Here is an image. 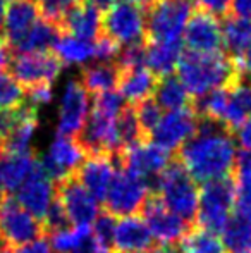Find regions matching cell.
<instances>
[{
  "mask_svg": "<svg viewBox=\"0 0 251 253\" xmlns=\"http://www.w3.org/2000/svg\"><path fill=\"white\" fill-rule=\"evenodd\" d=\"M144 52H146V42L126 45V47L121 48V52H119L117 59H115V66L119 67L121 73L122 71L136 69V67H143Z\"/></svg>",
  "mask_w": 251,
  "mask_h": 253,
  "instance_id": "obj_40",
  "label": "cell"
},
{
  "mask_svg": "<svg viewBox=\"0 0 251 253\" xmlns=\"http://www.w3.org/2000/svg\"><path fill=\"white\" fill-rule=\"evenodd\" d=\"M124 107H126V100L117 93V91L112 90V91H105V93H100L95 97L93 110L115 119V117L122 112Z\"/></svg>",
  "mask_w": 251,
  "mask_h": 253,
  "instance_id": "obj_41",
  "label": "cell"
},
{
  "mask_svg": "<svg viewBox=\"0 0 251 253\" xmlns=\"http://www.w3.org/2000/svg\"><path fill=\"white\" fill-rule=\"evenodd\" d=\"M186 252L188 253H224L222 240L215 233L207 229H191L186 236Z\"/></svg>",
  "mask_w": 251,
  "mask_h": 253,
  "instance_id": "obj_34",
  "label": "cell"
},
{
  "mask_svg": "<svg viewBox=\"0 0 251 253\" xmlns=\"http://www.w3.org/2000/svg\"><path fill=\"white\" fill-rule=\"evenodd\" d=\"M153 247V236L141 217H122L115 226V253H146Z\"/></svg>",
  "mask_w": 251,
  "mask_h": 253,
  "instance_id": "obj_19",
  "label": "cell"
},
{
  "mask_svg": "<svg viewBox=\"0 0 251 253\" xmlns=\"http://www.w3.org/2000/svg\"><path fill=\"white\" fill-rule=\"evenodd\" d=\"M55 198V188L52 184L50 177L41 167V162L38 160L36 167L30 174L23 186L17 190V203L24 210L35 215L38 220H41L47 213L50 203Z\"/></svg>",
  "mask_w": 251,
  "mask_h": 253,
  "instance_id": "obj_16",
  "label": "cell"
},
{
  "mask_svg": "<svg viewBox=\"0 0 251 253\" xmlns=\"http://www.w3.org/2000/svg\"><path fill=\"white\" fill-rule=\"evenodd\" d=\"M146 253H188L184 248V245L179 243H160L151 247Z\"/></svg>",
  "mask_w": 251,
  "mask_h": 253,
  "instance_id": "obj_49",
  "label": "cell"
},
{
  "mask_svg": "<svg viewBox=\"0 0 251 253\" xmlns=\"http://www.w3.org/2000/svg\"><path fill=\"white\" fill-rule=\"evenodd\" d=\"M3 21H5V3L0 0V33H3Z\"/></svg>",
  "mask_w": 251,
  "mask_h": 253,
  "instance_id": "obj_55",
  "label": "cell"
},
{
  "mask_svg": "<svg viewBox=\"0 0 251 253\" xmlns=\"http://www.w3.org/2000/svg\"><path fill=\"white\" fill-rule=\"evenodd\" d=\"M14 253H54V250H52L47 238H40V240L33 241V243H28L21 248H16Z\"/></svg>",
  "mask_w": 251,
  "mask_h": 253,
  "instance_id": "obj_47",
  "label": "cell"
},
{
  "mask_svg": "<svg viewBox=\"0 0 251 253\" xmlns=\"http://www.w3.org/2000/svg\"><path fill=\"white\" fill-rule=\"evenodd\" d=\"M83 2L93 5L95 9H98L100 12L102 10H108L112 5H115V0H83Z\"/></svg>",
  "mask_w": 251,
  "mask_h": 253,
  "instance_id": "obj_53",
  "label": "cell"
},
{
  "mask_svg": "<svg viewBox=\"0 0 251 253\" xmlns=\"http://www.w3.org/2000/svg\"><path fill=\"white\" fill-rule=\"evenodd\" d=\"M236 253H251V250H248V252H236Z\"/></svg>",
  "mask_w": 251,
  "mask_h": 253,
  "instance_id": "obj_56",
  "label": "cell"
},
{
  "mask_svg": "<svg viewBox=\"0 0 251 253\" xmlns=\"http://www.w3.org/2000/svg\"><path fill=\"white\" fill-rule=\"evenodd\" d=\"M171 160L172 159L169 155V152L157 147L155 143H146V141L134 145V147L127 148V150L121 152L119 155H115L117 167L129 170L131 174L146 181L151 193L155 190L157 177L171 164Z\"/></svg>",
  "mask_w": 251,
  "mask_h": 253,
  "instance_id": "obj_9",
  "label": "cell"
},
{
  "mask_svg": "<svg viewBox=\"0 0 251 253\" xmlns=\"http://www.w3.org/2000/svg\"><path fill=\"white\" fill-rule=\"evenodd\" d=\"M194 14V0H157L144 14V30L151 42L182 40Z\"/></svg>",
  "mask_w": 251,
  "mask_h": 253,
  "instance_id": "obj_4",
  "label": "cell"
},
{
  "mask_svg": "<svg viewBox=\"0 0 251 253\" xmlns=\"http://www.w3.org/2000/svg\"><path fill=\"white\" fill-rule=\"evenodd\" d=\"M222 47L239 57L251 47V17L231 16L222 23Z\"/></svg>",
  "mask_w": 251,
  "mask_h": 253,
  "instance_id": "obj_28",
  "label": "cell"
},
{
  "mask_svg": "<svg viewBox=\"0 0 251 253\" xmlns=\"http://www.w3.org/2000/svg\"><path fill=\"white\" fill-rule=\"evenodd\" d=\"M234 172L238 183H243V181L251 183V152L246 150L238 152L236 164H234Z\"/></svg>",
  "mask_w": 251,
  "mask_h": 253,
  "instance_id": "obj_44",
  "label": "cell"
},
{
  "mask_svg": "<svg viewBox=\"0 0 251 253\" xmlns=\"http://www.w3.org/2000/svg\"><path fill=\"white\" fill-rule=\"evenodd\" d=\"M102 30L105 37L117 43L133 45L141 43L146 38L144 30V12L140 7L127 2H119L102 16Z\"/></svg>",
  "mask_w": 251,
  "mask_h": 253,
  "instance_id": "obj_10",
  "label": "cell"
},
{
  "mask_svg": "<svg viewBox=\"0 0 251 253\" xmlns=\"http://www.w3.org/2000/svg\"><path fill=\"white\" fill-rule=\"evenodd\" d=\"M238 148L227 127L212 121H200L198 131L181 148L179 162L198 183L225 179L234 170Z\"/></svg>",
  "mask_w": 251,
  "mask_h": 253,
  "instance_id": "obj_1",
  "label": "cell"
},
{
  "mask_svg": "<svg viewBox=\"0 0 251 253\" xmlns=\"http://www.w3.org/2000/svg\"><path fill=\"white\" fill-rule=\"evenodd\" d=\"M119 52H121V47L117 42L105 35H100L98 40L95 42V59H98V62H115Z\"/></svg>",
  "mask_w": 251,
  "mask_h": 253,
  "instance_id": "obj_43",
  "label": "cell"
},
{
  "mask_svg": "<svg viewBox=\"0 0 251 253\" xmlns=\"http://www.w3.org/2000/svg\"><path fill=\"white\" fill-rule=\"evenodd\" d=\"M134 112H136L138 123H140V127L144 136L150 134L158 124V121L162 119V109L155 102V98H146V100L136 103L134 105Z\"/></svg>",
  "mask_w": 251,
  "mask_h": 253,
  "instance_id": "obj_37",
  "label": "cell"
},
{
  "mask_svg": "<svg viewBox=\"0 0 251 253\" xmlns=\"http://www.w3.org/2000/svg\"><path fill=\"white\" fill-rule=\"evenodd\" d=\"M158 80L146 69V67H136V69L122 71L119 78V95L124 100L131 102V105L150 98V95L157 88Z\"/></svg>",
  "mask_w": 251,
  "mask_h": 253,
  "instance_id": "obj_26",
  "label": "cell"
},
{
  "mask_svg": "<svg viewBox=\"0 0 251 253\" xmlns=\"http://www.w3.org/2000/svg\"><path fill=\"white\" fill-rule=\"evenodd\" d=\"M236 66L227 55L217 53H182L178 66V78L189 97L203 98L212 91L227 88L234 80Z\"/></svg>",
  "mask_w": 251,
  "mask_h": 253,
  "instance_id": "obj_2",
  "label": "cell"
},
{
  "mask_svg": "<svg viewBox=\"0 0 251 253\" xmlns=\"http://www.w3.org/2000/svg\"><path fill=\"white\" fill-rule=\"evenodd\" d=\"M150 195L146 181L131 174L129 170L117 167L110 186L105 195V212L114 217H131L141 210L146 197Z\"/></svg>",
  "mask_w": 251,
  "mask_h": 253,
  "instance_id": "obj_7",
  "label": "cell"
},
{
  "mask_svg": "<svg viewBox=\"0 0 251 253\" xmlns=\"http://www.w3.org/2000/svg\"><path fill=\"white\" fill-rule=\"evenodd\" d=\"M36 164L38 159L33 152L0 155V191L10 197L23 186Z\"/></svg>",
  "mask_w": 251,
  "mask_h": 253,
  "instance_id": "obj_20",
  "label": "cell"
},
{
  "mask_svg": "<svg viewBox=\"0 0 251 253\" xmlns=\"http://www.w3.org/2000/svg\"><path fill=\"white\" fill-rule=\"evenodd\" d=\"M155 102L158 103L160 109H165L167 112L171 110H179L188 107L189 95L179 78L176 76H165L160 78L155 88Z\"/></svg>",
  "mask_w": 251,
  "mask_h": 253,
  "instance_id": "obj_30",
  "label": "cell"
},
{
  "mask_svg": "<svg viewBox=\"0 0 251 253\" xmlns=\"http://www.w3.org/2000/svg\"><path fill=\"white\" fill-rule=\"evenodd\" d=\"M140 212L151 236L157 238L160 243H178L179 240L188 236L191 231L189 224L171 212L160 200V197L155 193L148 195Z\"/></svg>",
  "mask_w": 251,
  "mask_h": 253,
  "instance_id": "obj_13",
  "label": "cell"
},
{
  "mask_svg": "<svg viewBox=\"0 0 251 253\" xmlns=\"http://www.w3.org/2000/svg\"><path fill=\"white\" fill-rule=\"evenodd\" d=\"M84 159H86V153L81 148L76 138L57 134L55 140L50 143L47 155L40 162L47 176L50 177V181L57 183L71 174H76Z\"/></svg>",
  "mask_w": 251,
  "mask_h": 253,
  "instance_id": "obj_15",
  "label": "cell"
},
{
  "mask_svg": "<svg viewBox=\"0 0 251 253\" xmlns=\"http://www.w3.org/2000/svg\"><path fill=\"white\" fill-rule=\"evenodd\" d=\"M236 138H238V143L241 145L243 150L251 152V119L246 121L241 127H238Z\"/></svg>",
  "mask_w": 251,
  "mask_h": 253,
  "instance_id": "obj_48",
  "label": "cell"
},
{
  "mask_svg": "<svg viewBox=\"0 0 251 253\" xmlns=\"http://www.w3.org/2000/svg\"><path fill=\"white\" fill-rule=\"evenodd\" d=\"M55 197L62 203L71 224L76 227H90L100 213L98 202L79 183L76 174H71L55 183Z\"/></svg>",
  "mask_w": 251,
  "mask_h": 253,
  "instance_id": "obj_12",
  "label": "cell"
},
{
  "mask_svg": "<svg viewBox=\"0 0 251 253\" xmlns=\"http://www.w3.org/2000/svg\"><path fill=\"white\" fill-rule=\"evenodd\" d=\"M236 69L241 74H245L246 78H251V47L238 57V66H236Z\"/></svg>",
  "mask_w": 251,
  "mask_h": 253,
  "instance_id": "obj_50",
  "label": "cell"
},
{
  "mask_svg": "<svg viewBox=\"0 0 251 253\" xmlns=\"http://www.w3.org/2000/svg\"><path fill=\"white\" fill-rule=\"evenodd\" d=\"M35 0H14L5 7V21H3L2 38L9 47H12L38 19H40Z\"/></svg>",
  "mask_w": 251,
  "mask_h": 253,
  "instance_id": "obj_22",
  "label": "cell"
},
{
  "mask_svg": "<svg viewBox=\"0 0 251 253\" xmlns=\"http://www.w3.org/2000/svg\"><path fill=\"white\" fill-rule=\"evenodd\" d=\"M115 131H117V140H119L121 152L144 141V134L140 127V123H138L134 105L129 103V105H126L122 109V112L115 119Z\"/></svg>",
  "mask_w": 251,
  "mask_h": 253,
  "instance_id": "obj_32",
  "label": "cell"
},
{
  "mask_svg": "<svg viewBox=\"0 0 251 253\" xmlns=\"http://www.w3.org/2000/svg\"><path fill=\"white\" fill-rule=\"evenodd\" d=\"M121 71L115 66V62H97L84 66L81 71V83L86 88V91H91L95 95L112 91L119 83Z\"/></svg>",
  "mask_w": 251,
  "mask_h": 253,
  "instance_id": "obj_27",
  "label": "cell"
},
{
  "mask_svg": "<svg viewBox=\"0 0 251 253\" xmlns=\"http://www.w3.org/2000/svg\"><path fill=\"white\" fill-rule=\"evenodd\" d=\"M62 67L64 64L59 57L50 52L16 53L9 64L10 76L24 86V90L38 84H52L61 76Z\"/></svg>",
  "mask_w": 251,
  "mask_h": 253,
  "instance_id": "obj_8",
  "label": "cell"
},
{
  "mask_svg": "<svg viewBox=\"0 0 251 253\" xmlns=\"http://www.w3.org/2000/svg\"><path fill=\"white\" fill-rule=\"evenodd\" d=\"M83 0H35L38 10L43 14V19L61 26L62 19L72 7H76Z\"/></svg>",
  "mask_w": 251,
  "mask_h": 253,
  "instance_id": "obj_38",
  "label": "cell"
},
{
  "mask_svg": "<svg viewBox=\"0 0 251 253\" xmlns=\"http://www.w3.org/2000/svg\"><path fill=\"white\" fill-rule=\"evenodd\" d=\"M61 31L83 40H93L102 35V12L86 2H79L66 14Z\"/></svg>",
  "mask_w": 251,
  "mask_h": 253,
  "instance_id": "obj_21",
  "label": "cell"
},
{
  "mask_svg": "<svg viewBox=\"0 0 251 253\" xmlns=\"http://www.w3.org/2000/svg\"><path fill=\"white\" fill-rule=\"evenodd\" d=\"M12 2H14V0H12Z\"/></svg>",
  "mask_w": 251,
  "mask_h": 253,
  "instance_id": "obj_58",
  "label": "cell"
},
{
  "mask_svg": "<svg viewBox=\"0 0 251 253\" xmlns=\"http://www.w3.org/2000/svg\"><path fill=\"white\" fill-rule=\"evenodd\" d=\"M91 236L90 227H69L50 234V247L54 253H76Z\"/></svg>",
  "mask_w": 251,
  "mask_h": 253,
  "instance_id": "obj_33",
  "label": "cell"
},
{
  "mask_svg": "<svg viewBox=\"0 0 251 253\" xmlns=\"http://www.w3.org/2000/svg\"><path fill=\"white\" fill-rule=\"evenodd\" d=\"M234 210L238 215L241 217H248L251 219V183L248 181H243L238 183L234 181Z\"/></svg>",
  "mask_w": 251,
  "mask_h": 253,
  "instance_id": "obj_42",
  "label": "cell"
},
{
  "mask_svg": "<svg viewBox=\"0 0 251 253\" xmlns=\"http://www.w3.org/2000/svg\"><path fill=\"white\" fill-rule=\"evenodd\" d=\"M115 170H117L115 157H86L84 162L81 164V167L76 170V177L95 200L104 202L108 186H110L112 179H114Z\"/></svg>",
  "mask_w": 251,
  "mask_h": 253,
  "instance_id": "obj_18",
  "label": "cell"
},
{
  "mask_svg": "<svg viewBox=\"0 0 251 253\" xmlns=\"http://www.w3.org/2000/svg\"><path fill=\"white\" fill-rule=\"evenodd\" d=\"M220 234L224 248L232 253L251 250V219L248 217H241L238 213L232 215Z\"/></svg>",
  "mask_w": 251,
  "mask_h": 253,
  "instance_id": "obj_31",
  "label": "cell"
},
{
  "mask_svg": "<svg viewBox=\"0 0 251 253\" xmlns=\"http://www.w3.org/2000/svg\"><path fill=\"white\" fill-rule=\"evenodd\" d=\"M184 43L193 53H217L222 48V24L218 17L198 10L184 30Z\"/></svg>",
  "mask_w": 251,
  "mask_h": 253,
  "instance_id": "obj_17",
  "label": "cell"
},
{
  "mask_svg": "<svg viewBox=\"0 0 251 253\" xmlns=\"http://www.w3.org/2000/svg\"><path fill=\"white\" fill-rule=\"evenodd\" d=\"M30 103L36 109L47 105L52 100V84H38V86L28 88L26 90Z\"/></svg>",
  "mask_w": 251,
  "mask_h": 253,
  "instance_id": "obj_45",
  "label": "cell"
},
{
  "mask_svg": "<svg viewBox=\"0 0 251 253\" xmlns=\"http://www.w3.org/2000/svg\"><path fill=\"white\" fill-rule=\"evenodd\" d=\"M115 226H117V217H114L108 212H100L98 217L93 222V229H91V236H93L95 243L105 252H114V236H115Z\"/></svg>",
  "mask_w": 251,
  "mask_h": 253,
  "instance_id": "obj_35",
  "label": "cell"
},
{
  "mask_svg": "<svg viewBox=\"0 0 251 253\" xmlns=\"http://www.w3.org/2000/svg\"><path fill=\"white\" fill-rule=\"evenodd\" d=\"M153 193L160 197L171 212L186 220L189 226L196 219L200 191L196 181L189 176L179 160H171V164L162 170L157 177Z\"/></svg>",
  "mask_w": 251,
  "mask_h": 253,
  "instance_id": "obj_3",
  "label": "cell"
},
{
  "mask_svg": "<svg viewBox=\"0 0 251 253\" xmlns=\"http://www.w3.org/2000/svg\"><path fill=\"white\" fill-rule=\"evenodd\" d=\"M232 10L236 16L251 17V0H232Z\"/></svg>",
  "mask_w": 251,
  "mask_h": 253,
  "instance_id": "obj_51",
  "label": "cell"
},
{
  "mask_svg": "<svg viewBox=\"0 0 251 253\" xmlns=\"http://www.w3.org/2000/svg\"><path fill=\"white\" fill-rule=\"evenodd\" d=\"M61 33L62 31L57 24L47 19H38L10 48H14L16 53L47 52L48 48H54Z\"/></svg>",
  "mask_w": 251,
  "mask_h": 253,
  "instance_id": "obj_25",
  "label": "cell"
},
{
  "mask_svg": "<svg viewBox=\"0 0 251 253\" xmlns=\"http://www.w3.org/2000/svg\"><path fill=\"white\" fill-rule=\"evenodd\" d=\"M90 95L79 80H69L64 86L59 102L57 133L62 136L76 138L88 121Z\"/></svg>",
  "mask_w": 251,
  "mask_h": 253,
  "instance_id": "obj_14",
  "label": "cell"
},
{
  "mask_svg": "<svg viewBox=\"0 0 251 253\" xmlns=\"http://www.w3.org/2000/svg\"><path fill=\"white\" fill-rule=\"evenodd\" d=\"M194 3H198L200 10L215 17L224 16L232 7V0H194Z\"/></svg>",
  "mask_w": 251,
  "mask_h": 253,
  "instance_id": "obj_46",
  "label": "cell"
},
{
  "mask_svg": "<svg viewBox=\"0 0 251 253\" xmlns=\"http://www.w3.org/2000/svg\"><path fill=\"white\" fill-rule=\"evenodd\" d=\"M234 181L229 177L203 184L198 202L196 220L201 229L210 233H222L234 210Z\"/></svg>",
  "mask_w": 251,
  "mask_h": 253,
  "instance_id": "obj_5",
  "label": "cell"
},
{
  "mask_svg": "<svg viewBox=\"0 0 251 253\" xmlns=\"http://www.w3.org/2000/svg\"><path fill=\"white\" fill-rule=\"evenodd\" d=\"M45 229L41 220L31 215L17 203L16 198L7 197L0 205V245L5 248H21L43 238Z\"/></svg>",
  "mask_w": 251,
  "mask_h": 253,
  "instance_id": "obj_6",
  "label": "cell"
},
{
  "mask_svg": "<svg viewBox=\"0 0 251 253\" xmlns=\"http://www.w3.org/2000/svg\"><path fill=\"white\" fill-rule=\"evenodd\" d=\"M251 119V84L246 81H238L227 88L224 116L220 124L229 131L241 127Z\"/></svg>",
  "mask_w": 251,
  "mask_h": 253,
  "instance_id": "obj_24",
  "label": "cell"
},
{
  "mask_svg": "<svg viewBox=\"0 0 251 253\" xmlns=\"http://www.w3.org/2000/svg\"><path fill=\"white\" fill-rule=\"evenodd\" d=\"M200 126V117L196 110L184 107L179 110H171L155 126L151 131V143L164 148L165 152H174L182 148L194 136Z\"/></svg>",
  "mask_w": 251,
  "mask_h": 253,
  "instance_id": "obj_11",
  "label": "cell"
},
{
  "mask_svg": "<svg viewBox=\"0 0 251 253\" xmlns=\"http://www.w3.org/2000/svg\"><path fill=\"white\" fill-rule=\"evenodd\" d=\"M2 248H3V247H2V245H0V252H2Z\"/></svg>",
  "mask_w": 251,
  "mask_h": 253,
  "instance_id": "obj_57",
  "label": "cell"
},
{
  "mask_svg": "<svg viewBox=\"0 0 251 253\" xmlns=\"http://www.w3.org/2000/svg\"><path fill=\"white\" fill-rule=\"evenodd\" d=\"M124 2H127V3H133V5L140 7V9L143 10V9H148V7L153 5V3L157 2V0H124Z\"/></svg>",
  "mask_w": 251,
  "mask_h": 253,
  "instance_id": "obj_54",
  "label": "cell"
},
{
  "mask_svg": "<svg viewBox=\"0 0 251 253\" xmlns=\"http://www.w3.org/2000/svg\"><path fill=\"white\" fill-rule=\"evenodd\" d=\"M41 224H43L45 234H54V233H59V231L69 229L71 227L69 217H67L62 203L57 200V197L50 203L47 213H45V217L41 219Z\"/></svg>",
  "mask_w": 251,
  "mask_h": 253,
  "instance_id": "obj_39",
  "label": "cell"
},
{
  "mask_svg": "<svg viewBox=\"0 0 251 253\" xmlns=\"http://www.w3.org/2000/svg\"><path fill=\"white\" fill-rule=\"evenodd\" d=\"M26 102L24 88L9 73H0V110L12 109Z\"/></svg>",
  "mask_w": 251,
  "mask_h": 253,
  "instance_id": "obj_36",
  "label": "cell"
},
{
  "mask_svg": "<svg viewBox=\"0 0 251 253\" xmlns=\"http://www.w3.org/2000/svg\"><path fill=\"white\" fill-rule=\"evenodd\" d=\"M55 55L62 64L69 66H83L90 59H95V43L90 40L61 33L57 43L54 45Z\"/></svg>",
  "mask_w": 251,
  "mask_h": 253,
  "instance_id": "obj_29",
  "label": "cell"
},
{
  "mask_svg": "<svg viewBox=\"0 0 251 253\" xmlns=\"http://www.w3.org/2000/svg\"><path fill=\"white\" fill-rule=\"evenodd\" d=\"M10 64V57H9V45L5 43L2 37H0V73H5V69Z\"/></svg>",
  "mask_w": 251,
  "mask_h": 253,
  "instance_id": "obj_52",
  "label": "cell"
},
{
  "mask_svg": "<svg viewBox=\"0 0 251 253\" xmlns=\"http://www.w3.org/2000/svg\"><path fill=\"white\" fill-rule=\"evenodd\" d=\"M182 57V40L176 42H148L144 52V64L155 78L172 76Z\"/></svg>",
  "mask_w": 251,
  "mask_h": 253,
  "instance_id": "obj_23",
  "label": "cell"
}]
</instances>
